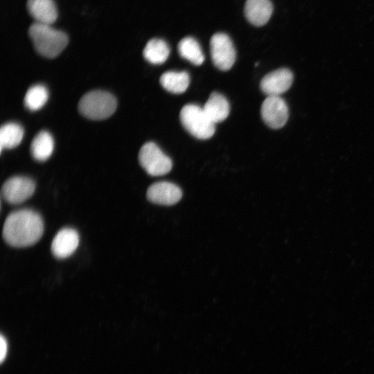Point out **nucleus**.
I'll use <instances>...</instances> for the list:
<instances>
[{
	"label": "nucleus",
	"instance_id": "nucleus-1",
	"mask_svg": "<svg viewBox=\"0 0 374 374\" xmlns=\"http://www.w3.org/2000/svg\"><path fill=\"white\" fill-rule=\"evenodd\" d=\"M44 233L41 215L31 209H20L6 217L2 231L5 242L14 247H26L35 244Z\"/></svg>",
	"mask_w": 374,
	"mask_h": 374
},
{
	"label": "nucleus",
	"instance_id": "nucleus-2",
	"mask_svg": "<svg viewBox=\"0 0 374 374\" xmlns=\"http://www.w3.org/2000/svg\"><path fill=\"white\" fill-rule=\"evenodd\" d=\"M28 34L37 52L48 58L57 56L69 41L64 32L52 28L51 25L37 22L31 24Z\"/></svg>",
	"mask_w": 374,
	"mask_h": 374
},
{
	"label": "nucleus",
	"instance_id": "nucleus-3",
	"mask_svg": "<svg viewBox=\"0 0 374 374\" xmlns=\"http://www.w3.org/2000/svg\"><path fill=\"white\" fill-rule=\"evenodd\" d=\"M117 103L115 97L104 91H91L84 94L79 101V112L86 118L103 120L115 112Z\"/></svg>",
	"mask_w": 374,
	"mask_h": 374
},
{
	"label": "nucleus",
	"instance_id": "nucleus-4",
	"mask_svg": "<svg viewBox=\"0 0 374 374\" xmlns=\"http://www.w3.org/2000/svg\"><path fill=\"white\" fill-rule=\"evenodd\" d=\"M183 127L194 137L208 139L215 133V123L208 117L203 107L188 104L182 107L179 114Z\"/></svg>",
	"mask_w": 374,
	"mask_h": 374
},
{
	"label": "nucleus",
	"instance_id": "nucleus-5",
	"mask_svg": "<svg viewBox=\"0 0 374 374\" xmlns=\"http://www.w3.org/2000/svg\"><path fill=\"white\" fill-rule=\"evenodd\" d=\"M139 161L142 168L151 176L166 175L172 167L170 157L152 142H148L141 147L139 153Z\"/></svg>",
	"mask_w": 374,
	"mask_h": 374
},
{
	"label": "nucleus",
	"instance_id": "nucleus-6",
	"mask_svg": "<svg viewBox=\"0 0 374 374\" xmlns=\"http://www.w3.org/2000/svg\"><path fill=\"white\" fill-rule=\"evenodd\" d=\"M214 65L222 71L229 70L235 61V50L229 37L222 33L214 34L210 42Z\"/></svg>",
	"mask_w": 374,
	"mask_h": 374
},
{
	"label": "nucleus",
	"instance_id": "nucleus-7",
	"mask_svg": "<svg viewBox=\"0 0 374 374\" xmlns=\"http://www.w3.org/2000/svg\"><path fill=\"white\" fill-rule=\"evenodd\" d=\"M35 190V183L32 179L15 176L4 182L1 188V195L8 203L19 204L29 199Z\"/></svg>",
	"mask_w": 374,
	"mask_h": 374
},
{
	"label": "nucleus",
	"instance_id": "nucleus-8",
	"mask_svg": "<svg viewBox=\"0 0 374 374\" xmlns=\"http://www.w3.org/2000/svg\"><path fill=\"white\" fill-rule=\"evenodd\" d=\"M265 123L272 129L283 127L289 116L288 107L280 96H267L262 102L260 109Z\"/></svg>",
	"mask_w": 374,
	"mask_h": 374
},
{
	"label": "nucleus",
	"instance_id": "nucleus-9",
	"mask_svg": "<svg viewBox=\"0 0 374 374\" xmlns=\"http://www.w3.org/2000/svg\"><path fill=\"white\" fill-rule=\"evenodd\" d=\"M292 82V72L281 68L265 75L261 80L260 89L267 96H279L290 89Z\"/></svg>",
	"mask_w": 374,
	"mask_h": 374
},
{
	"label": "nucleus",
	"instance_id": "nucleus-10",
	"mask_svg": "<svg viewBox=\"0 0 374 374\" xmlns=\"http://www.w3.org/2000/svg\"><path fill=\"white\" fill-rule=\"evenodd\" d=\"M147 198L154 204L171 206L177 203L182 197L180 188L168 181H159L152 184L147 190Z\"/></svg>",
	"mask_w": 374,
	"mask_h": 374
},
{
	"label": "nucleus",
	"instance_id": "nucleus-11",
	"mask_svg": "<svg viewBox=\"0 0 374 374\" xmlns=\"http://www.w3.org/2000/svg\"><path fill=\"white\" fill-rule=\"evenodd\" d=\"M79 234L73 229L64 228L55 235L51 243V252L57 258L70 256L78 248Z\"/></svg>",
	"mask_w": 374,
	"mask_h": 374
},
{
	"label": "nucleus",
	"instance_id": "nucleus-12",
	"mask_svg": "<svg viewBox=\"0 0 374 374\" xmlns=\"http://www.w3.org/2000/svg\"><path fill=\"white\" fill-rule=\"evenodd\" d=\"M27 9L37 23L51 25L57 17L53 0H28Z\"/></svg>",
	"mask_w": 374,
	"mask_h": 374
},
{
	"label": "nucleus",
	"instance_id": "nucleus-13",
	"mask_svg": "<svg viewBox=\"0 0 374 374\" xmlns=\"http://www.w3.org/2000/svg\"><path fill=\"white\" fill-rule=\"evenodd\" d=\"M272 11L270 0H247L244 6L247 20L257 26L265 25L271 17Z\"/></svg>",
	"mask_w": 374,
	"mask_h": 374
},
{
	"label": "nucleus",
	"instance_id": "nucleus-14",
	"mask_svg": "<svg viewBox=\"0 0 374 374\" xmlns=\"http://www.w3.org/2000/svg\"><path fill=\"white\" fill-rule=\"evenodd\" d=\"M208 117L215 124L224 121L230 107L226 98L218 92H213L203 107Z\"/></svg>",
	"mask_w": 374,
	"mask_h": 374
},
{
	"label": "nucleus",
	"instance_id": "nucleus-15",
	"mask_svg": "<svg viewBox=\"0 0 374 374\" xmlns=\"http://www.w3.org/2000/svg\"><path fill=\"white\" fill-rule=\"evenodd\" d=\"M53 149V138L46 131L39 132L34 137L30 145L31 154L38 161H44L48 159L51 156Z\"/></svg>",
	"mask_w": 374,
	"mask_h": 374
},
{
	"label": "nucleus",
	"instance_id": "nucleus-16",
	"mask_svg": "<svg viewBox=\"0 0 374 374\" xmlns=\"http://www.w3.org/2000/svg\"><path fill=\"white\" fill-rule=\"evenodd\" d=\"M190 77L186 71H167L160 78L161 85L168 91L172 93H182L188 88Z\"/></svg>",
	"mask_w": 374,
	"mask_h": 374
},
{
	"label": "nucleus",
	"instance_id": "nucleus-17",
	"mask_svg": "<svg viewBox=\"0 0 374 374\" xmlns=\"http://www.w3.org/2000/svg\"><path fill=\"white\" fill-rule=\"evenodd\" d=\"M170 54V48L163 39L154 38L148 42L144 49L143 56L149 62L160 64L166 61Z\"/></svg>",
	"mask_w": 374,
	"mask_h": 374
},
{
	"label": "nucleus",
	"instance_id": "nucleus-18",
	"mask_svg": "<svg viewBox=\"0 0 374 374\" xmlns=\"http://www.w3.org/2000/svg\"><path fill=\"white\" fill-rule=\"evenodd\" d=\"M24 136V129L18 123H7L3 124L0 130L1 151L17 147Z\"/></svg>",
	"mask_w": 374,
	"mask_h": 374
},
{
	"label": "nucleus",
	"instance_id": "nucleus-19",
	"mask_svg": "<svg viewBox=\"0 0 374 374\" xmlns=\"http://www.w3.org/2000/svg\"><path fill=\"white\" fill-rule=\"evenodd\" d=\"M179 55L195 65H201L204 61V55L197 41L191 37L183 38L178 44Z\"/></svg>",
	"mask_w": 374,
	"mask_h": 374
},
{
	"label": "nucleus",
	"instance_id": "nucleus-20",
	"mask_svg": "<svg viewBox=\"0 0 374 374\" xmlns=\"http://www.w3.org/2000/svg\"><path fill=\"white\" fill-rule=\"evenodd\" d=\"M48 91L47 88L40 84L30 87L24 97V105L30 111L40 109L47 102Z\"/></svg>",
	"mask_w": 374,
	"mask_h": 374
},
{
	"label": "nucleus",
	"instance_id": "nucleus-21",
	"mask_svg": "<svg viewBox=\"0 0 374 374\" xmlns=\"http://www.w3.org/2000/svg\"><path fill=\"white\" fill-rule=\"evenodd\" d=\"M0 346V360L3 362L7 353V341L3 335H1Z\"/></svg>",
	"mask_w": 374,
	"mask_h": 374
}]
</instances>
